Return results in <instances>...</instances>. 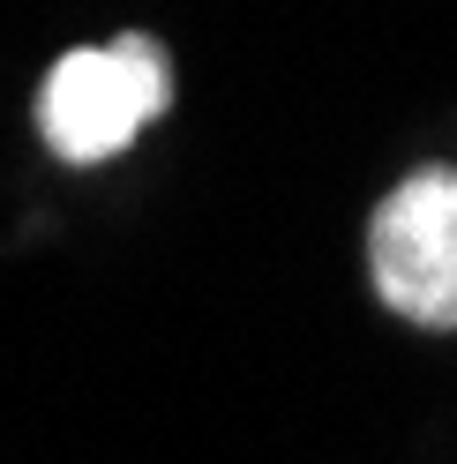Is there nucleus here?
<instances>
[{
	"label": "nucleus",
	"mask_w": 457,
	"mask_h": 464,
	"mask_svg": "<svg viewBox=\"0 0 457 464\" xmlns=\"http://www.w3.org/2000/svg\"><path fill=\"white\" fill-rule=\"evenodd\" d=\"M173 105V61L158 38L121 31L112 45H83L68 61H53L38 91V128L68 165H98L112 150H128L142 121Z\"/></svg>",
	"instance_id": "1"
},
{
	"label": "nucleus",
	"mask_w": 457,
	"mask_h": 464,
	"mask_svg": "<svg viewBox=\"0 0 457 464\" xmlns=\"http://www.w3.org/2000/svg\"><path fill=\"white\" fill-rule=\"evenodd\" d=\"M375 293L420 330H457V165H420L367 218Z\"/></svg>",
	"instance_id": "2"
}]
</instances>
